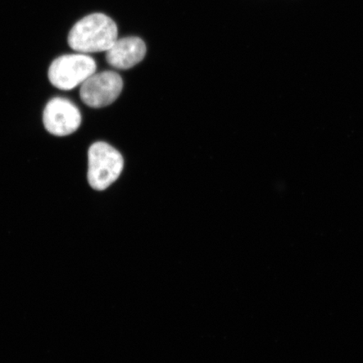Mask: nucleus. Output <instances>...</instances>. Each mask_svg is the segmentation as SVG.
I'll return each instance as SVG.
<instances>
[{
  "label": "nucleus",
  "instance_id": "nucleus-1",
  "mask_svg": "<svg viewBox=\"0 0 363 363\" xmlns=\"http://www.w3.org/2000/svg\"><path fill=\"white\" fill-rule=\"evenodd\" d=\"M118 40L117 26L101 13H91L72 27L67 43L75 52L83 54L107 52Z\"/></svg>",
  "mask_w": 363,
  "mask_h": 363
},
{
  "label": "nucleus",
  "instance_id": "nucleus-2",
  "mask_svg": "<svg viewBox=\"0 0 363 363\" xmlns=\"http://www.w3.org/2000/svg\"><path fill=\"white\" fill-rule=\"evenodd\" d=\"M124 167L121 154L104 142L91 145L88 152V181L98 191L106 189L119 179Z\"/></svg>",
  "mask_w": 363,
  "mask_h": 363
},
{
  "label": "nucleus",
  "instance_id": "nucleus-3",
  "mask_svg": "<svg viewBox=\"0 0 363 363\" xmlns=\"http://www.w3.org/2000/svg\"><path fill=\"white\" fill-rule=\"evenodd\" d=\"M96 62L87 54H67L57 57L50 65L48 79L54 87L72 90L81 86L96 72Z\"/></svg>",
  "mask_w": 363,
  "mask_h": 363
},
{
  "label": "nucleus",
  "instance_id": "nucleus-4",
  "mask_svg": "<svg viewBox=\"0 0 363 363\" xmlns=\"http://www.w3.org/2000/svg\"><path fill=\"white\" fill-rule=\"evenodd\" d=\"M122 89L123 81L117 72H94L80 86V99L91 108H103L115 102Z\"/></svg>",
  "mask_w": 363,
  "mask_h": 363
},
{
  "label": "nucleus",
  "instance_id": "nucleus-5",
  "mask_svg": "<svg viewBox=\"0 0 363 363\" xmlns=\"http://www.w3.org/2000/svg\"><path fill=\"white\" fill-rule=\"evenodd\" d=\"M43 120L45 129L50 134L66 136L79 128L82 116L79 108L69 99L57 97L45 106Z\"/></svg>",
  "mask_w": 363,
  "mask_h": 363
},
{
  "label": "nucleus",
  "instance_id": "nucleus-6",
  "mask_svg": "<svg viewBox=\"0 0 363 363\" xmlns=\"http://www.w3.org/2000/svg\"><path fill=\"white\" fill-rule=\"evenodd\" d=\"M147 47L135 36L117 40L106 52V61L117 69H129L142 62L146 56Z\"/></svg>",
  "mask_w": 363,
  "mask_h": 363
}]
</instances>
